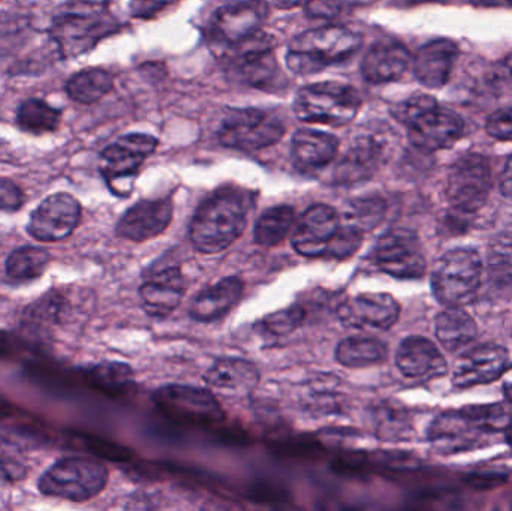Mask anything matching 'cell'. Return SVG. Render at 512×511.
I'll return each instance as SVG.
<instances>
[{
  "label": "cell",
  "mask_w": 512,
  "mask_h": 511,
  "mask_svg": "<svg viewBox=\"0 0 512 511\" xmlns=\"http://www.w3.org/2000/svg\"><path fill=\"white\" fill-rule=\"evenodd\" d=\"M248 198L224 189L204 200L192 218L189 237L203 254H219L242 237L248 225Z\"/></svg>",
  "instance_id": "6da1fadb"
},
{
  "label": "cell",
  "mask_w": 512,
  "mask_h": 511,
  "mask_svg": "<svg viewBox=\"0 0 512 511\" xmlns=\"http://www.w3.org/2000/svg\"><path fill=\"white\" fill-rule=\"evenodd\" d=\"M108 8L110 0H66L60 6L48 33L62 59L87 53L113 30Z\"/></svg>",
  "instance_id": "7a4b0ae2"
},
{
  "label": "cell",
  "mask_w": 512,
  "mask_h": 511,
  "mask_svg": "<svg viewBox=\"0 0 512 511\" xmlns=\"http://www.w3.org/2000/svg\"><path fill=\"white\" fill-rule=\"evenodd\" d=\"M394 116L408 128L409 141L424 152L448 149L465 131L456 111L439 107L433 96L415 95L397 105Z\"/></svg>",
  "instance_id": "3957f363"
},
{
  "label": "cell",
  "mask_w": 512,
  "mask_h": 511,
  "mask_svg": "<svg viewBox=\"0 0 512 511\" xmlns=\"http://www.w3.org/2000/svg\"><path fill=\"white\" fill-rule=\"evenodd\" d=\"M360 35L348 27L325 26L307 30L289 44L286 62L298 75H312L345 62L357 53Z\"/></svg>",
  "instance_id": "277c9868"
},
{
  "label": "cell",
  "mask_w": 512,
  "mask_h": 511,
  "mask_svg": "<svg viewBox=\"0 0 512 511\" xmlns=\"http://www.w3.org/2000/svg\"><path fill=\"white\" fill-rule=\"evenodd\" d=\"M108 483L104 464L89 458H65L51 465L38 482L45 497L86 503L98 497Z\"/></svg>",
  "instance_id": "5b68a950"
},
{
  "label": "cell",
  "mask_w": 512,
  "mask_h": 511,
  "mask_svg": "<svg viewBox=\"0 0 512 511\" xmlns=\"http://www.w3.org/2000/svg\"><path fill=\"white\" fill-rule=\"evenodd\" d=\"M481 273L483 263L474 249L447 252L433 266V294L447 308H463L477 296Z\"/></svg>",
  "instance_id": "8992f818"
},
{
  "label": "cell",
  "mask_w": 512,
  "mask_h": 511,
  "mask_svg": "<svg viewBox=\"0 0 512 511\" xmlns=\"http://www.w3.org/2000/svg\"><path fill=\"white\" fill-rule=\"evenodd\" d=\"M361 99L348 84L324 81L303 87L295 96V116L303 122L342 126L357 117Z\"/></svg>",
  "instance_id": "52a82bcc"
},
{
  "label": "cell",
  "mask_w": 512,
  "mask_h": 511,
  "mask_svg": "<svg viewBox=\"0 0 512 511\" xmlns=\"http://www.w3.org/2000/svg\"><path fill=\"white\" fill-rule=\"evenodd\" d=\"M285 129V122L276 113L239 108L230 111L219 123L218 138L225 147L252 152L276 144Z\"/></svg>",
  "instance_id": "ba28073f"
},
{
  "label": "cell",
  "mask_w": 512,
  "mask_h": 511,
  "mask_svg": "<svg viewBox=\"0 0 512 511\" xmlns=\"http://www.w3.org/2000/svg\"><path fill=\"white\" fill-rule=\"evenodd\" d=\"M274 42L267 33L255 35L230 45L227 51L228 66L240 81L259 89L279 87L282 71L273 53Z\"/></svg>",
  "instance_id": "9c48e42d"
},
{
  "label": "cell",
  "mask_w": 512,
  "mask_h": 511,
  "mask_svg": "<svg viewBox=\"0 0 512 511\" xmlns=\"http://www.w3.org/2000/svg\"><path fill=\"white\" fill-rule=\"evenodd\" d=\"M492 185L490 162L483 155L469 153L448 171L447 198L456 212L475 213L486 204Z\"/></svg>",
  "instance_id": "30bf717a"
},
{
  "label": "cell",
  "mask_w": 512,
  "mask_h": 511,
  "mask_svg": "<svg viewBox=\"0 0 512 511\" xmlns=\"http://www.w3.org/2000/svg\"><path fill=\"white\" fill-rule=\"evenodd\" d=\"M156 147L158 140L150 135L129 134L104 149L101 153V173L111 191L117 195L128 194L132 180Z\"/></svg>",
  "instance_id": "8fae6325"
},
{
  "label": "cell",
  "mask_w": 512,
  "mask_h": 511,
  "mask_svg": "<svg viewBox=\"0 0 512 511\" xmlns=\"http://www.w3.org/2000/svg\"><path fill=\"white\" fill-rule=\"evenodd\" d=\"M376 266L397 279H418L426 273L427 263L417 233L393 228L379 237L373 251Z\"/></svg>",
  "instance_id": "7c38bea8"
},
{
  "label": "cell",
  "mask_w": 512,
  "mask_h": 511,
  "mask_svg": "<svg viewBox=\"0 0 512 511\" xmlns=\"http://www.w3.org/2000/svg\"><path fill=\"white\" fill-rule=\"evenodd\" d=\"M153 398L165 414L191 425H213L224 419V410L212 390L171 384L156 390Z\"/></svg>",
  "instance_id": "4fadbf2b"
},
{
  "label": "cell",
  "mask_w": 512,
  "mask_h": 511,
  "mask_svg": "<svg viewBox=\"0 0 512 511\" xmlns=\"http://www.w3.org/2000/svg\"><path fill=\"white\" fill-rule=\"evenodd\" d=\"M80 201L74 195L57 192L45 198L30 215L27 233L38 242L54 243L65 240L80 225Z\"/></svg>",
  "instance_id": "5bb4252c"
},
{
  "label": "cell",
  "mask_w": 512,
  "mask_h": 511,
  "mask_svg": "<svg viewBox=\"0 0 512 511\" xmlns=\"http://www.w3.org/2000/svg\"><path fill=\"white\" fill-rule=\"evenodd\" d=\"M265 18L267 5L262 0H240L215 12L210 21V32L213 39L230 47L259 32Z\"/></svg>",
  "instance_id": "9a60e30c"
},
{
  "label": "cell",
  "mask_w": 512,
  "mask_h": 511,
  "mask_svg": "<svg viewBox=\"0 0 512 511\" xmlns=\"http://www.w3.org/2000/svg\"><path fill=\"white\" fill-rule=\"evenodd\" d=\"M340 228V216L327 204H313L304 212L292 234V246L306 258L325 257Z\"/></svg>",
  "instance_id": "2e32d148"
},
{
  "label": "cell",
  "mask_w": 512,
  "mask_h": 511,
  "mask_svg": "<svg viewBox=\"0 0 512 511\" xmlns=\"http://www.w3.org/2000/svg\"><path fill=\"white\" fill-rule=\"evenodd\" d=\"M173 215L174 204L170 198L138 201L117 222V236L135 243L156 239L170 227Z\"/></svg>",
  "instance_id": "e0dca14e"
},
{
  "label": "cell",
  "mask_w": 512,
  "mask_h": 511,
  "mask_svg": "<svg viewBox=\"0 0 512 511\" xmlns=\"http://www.w3.org/2000/svg\"><path fill=\"white\" fill-rule=\"evenodd\" d=\"M339 317L355 329L388 330L399 320L400 305L391 294H357L339 306Z\"/></svg>",
  "instance_id": "ac0fdd59"
},
{
  "label": "cell",
  "mask_w": 512,
  "mask_h": 511,
  "mask_svg": "<svg viewBox=\"0 0 512 511\" xmlns=\"http://www.w3.org/2000/svg\"><path fill=\"white\" fill-rule=\"evenodd\" d=\"M508 353L499 345H480L466 351L454 366L453 383L460 389L489 384L502 377L507 368Z\"/></svg>",
  "instance_id": "d6986e66"
},
{
  "label": "cell",
  "mask_w": 512,
  "mask_h": 511,
  "mask_svg": "<svg viewBox=\"0 0 512 511\" xmlns=\"http://www.w3.org/2000/svg\"><path fill=\"white\" fill-rule=\"evenodd\" d=\"M484 435L487 432L480 428L466 408L441 414L429 431L433 447L441 453H459L474 449Z\"/></svg>",
  "instance_id": "ffe728a7"
},
{
  "label": "cell",
  "mask_w": 512,
  "mask_h": 511,
  "mask_svg": "<svg viewBox=\"0 0 512 511\" xmlns=\"http://www.w3.org/2000/svg\"><path fill=\"white\" fill-rule=\"evenodd\" d=\"M185 294V279L179 267L150 272L140 287L144 311L150 317L164 318L176 311Z\"/></svg>",
  "instance_id": "44dd1931"
},
{
  "label": "cell",
  "mask_w": 512,
  "mask_h": 511,
  "mask_svg": "<svg viewBox=\"0 0 512 511\" xmlns=\"http://www.w3.org/2000/svg\"><path fill=\"white\" fill-rule=\"evenodd\" d=\"M204 381L213 392L228 398H245L259 383V371L254 363L239 357L216 360L204 375Z\"/></svg>",
  "instance_id": "7402d4cb"
},
{
  "label": "cell",
  "mask_w": 512,
  "mask_h": 511,
  "mask_svg": "<svg viewBox=\"0 0 512 511\" xmlns=\"http://www.w3.org/2000/svg\"><path fill=\"white\" fill-rule=\"evenodd\" d=\"M459 56V47L450 39H436L423 45L414 59V74L430 89H441L450 80Z\"/></svg>",
  "instance_id": "603a6c76"
},
{
  "label": "cell",
  "mask_w": 512,
  "mask_h": 511,
  "mask_svg": "<svg viewBox=\"0 0 512 511\" xmlns=\"http://www.w3.org/2000/svg\"><path fill=\"white\" fill-rule=\"evenodd\" d=\"M245 282L237 276H228L201 291L191 303L189 314L200 323H213L233 311L242 300Z\"/></svg>",
  "instance_id": "cb8c5ba5"
},
{
  "label": "cell",
  "mask_w": 512,
  "mask_h": 511,
  "mask_svg": "<svg viewBox=\"0 0 512 511\" xmlns=\"http://www.w3.org/2000/svg\"><path fill=\"white\" fill-rule=\"evenodd\" d=\"M397 368L405 377H439L447 371V363L435 344L423 336L403 339L396 354Z\"/></svg>",
  "instance_id": "d4e9b609"
},
{
  "label": "cell",
  "mask_w": 512,
  "mask_h": 511,
  "mask_svg": "<svg viewBox=\"0 0 512 511\" xmlns=\"http://www.w3.org/2000/svg\"><path fill=\"white\" fill-rule=\"evenodd\" d=\"M411 62V53L405 45L400 42H381L367 51L361 63V72L369 83H390L399 80Z\"/></svg>",
  "instance_id": "484cf974"
},
{
  "label": "cell",
  "mask_w": 512,
  "mask_h": 511,
  "mask_svg": "<svg viewBox=\"0 0 512 511\" xmlns=\"http://www.w3.org/2000/svg\"><path fill=\"white\" fill-rule=\"evenodd\" d=\"M339 140L334 135L313 129H298L292 138L291 155L295 167L303 171L321 170L334 161Z\"/></svg>",
  "instance_id": "4316f807"
},
{
  "label": "cell",
  "mask_w": 512,
  "mask_h": 511,
  "mask_svg": "<svg viewBox=\"0 0 512 511\" xmlns=\"http://www.w3.org/2000/svg\"><path fill=\"white\" fill-rule=\"evenodd\" d=\"M382 155L384 149L376 138H358L336 167L337 182L354 183L367 179L381 164Z\"/></svg>",
  "instance_id": "83f0119b"
},
{
  "label": "cell",
  "mask_w": 512,
  "mask_h": 511,
  "mask_svg": "<svg viewBox=\"0 0 512 511\" xmlns=\"http://www.w3.org/2000/svg\"><path fill=\"white\" fill-rule=\"evenodd\" d=\"M474 318L462 308H447L436 318V336L448 351H457L477 338Z\"/></svg>",
  "instance_id": "f1b7e54d"
},
{
  "label": "cell",
  "mask_w": 512,
  "mask_h": 511,
  "mask_svg": "<svg viewBox=\"0 0 512 511\" xmlns=\"http://www.w3.org/2000/svg\"><path fill=\"white\" fill-rule=\"evenodd\" d=\"M114 77L104 68H86L66 81L65 90L72 101L90 105L101 101L113 90Z\"/></svg>",
  "instance_id": "f546056e"
},
{
  "label": "cell",
  "mask_w": 512,
  "mask_h": 511,
  "mask_svg": "<svg viewBox=\"0 0 512 511\" xmlns=\"http://www.w3.org/2000/svg\"><path fill=\"white\" fill-rule=\"evenodd\" d=\"M388 348L384 342L367 336H349L336 348V360L345 368H366L378 365L387 357Z\"/></svg>",
  "instance_id": "4dcf8cb0"
},
{
  "label": "cell",
  "mask_w": 512,
  "mask_h": 511,
  "mask_svg": "<svg viewBox=\"0 0 512 511\" xmlns=\"http://www.w3.org/2000/svg\"><path fill=\"white\" fill-rule=\"evenodd\" d=\"M50 252L36 246H21L9 254L5 263L6 278L15 284H26L44 275L50 264Z\"/></svg>",
  "instance_id": "1f68e13d"
},
{
  "label": "cell",
  "mask_w": 512,
  "mask_h": 511,
  "mask_svg": "<svg viewBox=\"0 0 512 511\" xmlns=\"http://www.w3.org/2000/svg\"><path fill=\"white\" fill-rule=\"evenodd\" d=\"M18 128L33 135L50 134L57 131L62 122V110L38 98L21 102L17 110Z\"/></svg>",
  "instance_id": "d6a6232c"
},
{
  "label": "cell",
  "mask_w": 512,
  "mask_h": 511,
  "mask_svg": "<svg viewBox=\"0 0 512 511\" xmlns=\"http://www.w3.org/2000/svg\"><path fill=\"white\" fill-rule=\"evenodd\" d=\"M295 225L294 207L274 206L265 210L255 225V242L256 245L264 246V248H274L285 242L286 237L291 233Z\"/></svg>",
  "instance_id": "836d02e7"
},
{
  "label": "cell",
  "mask_w": 512,
  "mask_h": 511,
  "mask_svg": "<svg viewBox=\"0 0 512 511\" xmlns=\"http://www.w3.org/2000/svg\"><path fill=\"white\" fill-rule=\"evenodd\" d=\"M489 279L499 290L512 291V231L498 234L490 243Z\"/></svg>",
  "instance_id": "e575fe53"
},
{
  "label": "cell",
  "mask_w": 512,
  "mask_h": 511,
  "mask_svg": "<svg viewBox=\"0 0 512 511\" xmlns=\"http://www.w3.org/2000/svg\"><path fill=\"white\" fill-rule=\"evenodd\" d=\"M385 209L387 206L382 198H360L352 201L345 213L346 224L366 233L378 227L379 222L384 219Z\"/></svg>",
  "instance_id": "d590c367"
},
{
  "label": "cell",
  "mask_w": 512,
  "mask_h": 511,
  "mask_svg": "<svg viewBox=\"0 0 512 511\" xmlns=\"http://www.w3.org/2000/svg\"><path fill=\"white\" fill-rule=\"evenodd\" d=\"M306 312L300 306H291L283 311L268 315L259 324L262 332L271 336H286L297 330L304 323Z\"/></svg>",
  "instance_id": "8d00e7d4"
},
{
  "label": "cell",
  "mask_w": 512,
  "mask_h": 511,
  "mask_svg": "<svg viewBox=\"0 0 512 511\" xmlns=\"http://www.w3.org/2000/svg\"><path fill=\"white\" fill-rule=\"evenodd\" d=\"M363 237V231L358 230V228L348 224L343 225V227L340 225L339 231L331 240L325 255L336 258V260L351 257L352 254H355L360 249Z\"/></svg>",
  "instance_id": "74e56055"
},
{
  "label": "cell",
  "mask_w": 512,
  "mask_h": 511,
  "mask_svg": "<svg viewBox=\"0 0 512 511\" xmlns=\"http://www.w3.org/2000/svg\"><path fill=\"white\" fill-rule=\"evenodd\" d=\"M469 414L474 417L475 422L480 425L487 434H495L507 428L511 417L508 416V410L501 404L483 405V407L466 408Z\"/></svg>",
  "instance_id": "f35d334b"
},
{
  "label": "cell",
  "mask_w": 512,
  "mask_h": 511,
  "mask_svg": "<svg viewBox=\"0 0 512 511\" xmlns=\"http://www.w3.org/2000/svg\"><path fill=\"white\" fill-rule=\"evenodd\" d=\"M354 0H309L306 3L307 17L316 20H333L351 9Z\"/></svg>",
  "instance_id": "ab89813d"
},
{
  "label": "cell",
  "mask_w": 512,
  "mask_h": 511,
  "mask_svg": "<svg viewBox=\"0 0 512 511\" xmlns=\"http://www.w3.org/2000/svg\"><path fill=\"white\" fill-rule=\"evenodd\" d=\"M93 374L101 383L113 387L125 386L132 380V369L123 363H102L96 366Z\"/></svg>",
  "instance_id": "60d3db41"
},
{
  "label": "cell",
  "mask_w": 512,
  "mask_h": 511,
  "mask_svg": "<svg viewBox=\"0 0 512 511\" xmlns=\"http://www.w3.org/2000/svg\"><path fill=\"white\" fill-rule=\"evenodd\" d=\"M487 134L501 141H512V107L495 111L487 119Z\"/></svg>",
  "instance_id": "b9f144b4"
},
{
  "label": "cell",
  "mask_w": 512,
  "mask_h": 511,
  "mask_svg": "<svg viewBox=\"0 0 512 511\" xmlns=\"http://www.w3.org/2000/svg\"><path fill=\"white\" fill-rule=\"evenodd\" d=\"M24 204V194L20 186L12 180L0 179V210L17 212Z\"/></svg>",
  "instance_id": "7bdbcfd3"
},
{
  "label": "cell",
  "mask_w": 512,
  "mask_h": 511,
  "mask_svg": "<svg viewBox=\"0 0 512 511\" xmlns=\"http://www.w3.org/2000/svg\"><path fill=\"white\" fill-rule=\"evenodd\" d=\"M177 2L179 0H131V15L147 20L156 17Z\"/></svg>",
  "instance_id": "ee69618b"
},
{
  "label": "cell",
  "mask_w": 512,
  "mask_h": 511,
  "mask_svg": "<svg viewBox=\"0 0 512 511\" xmlns=\"http://www.w3.org/2000/svg\"><path fill=\"white\" fill-rule=\"evenodd\" d=\"M507 482L502 473H475L466 477V483L475 489H495Z\"/></svg>",
  "instance_id": "f6af8a7d"
},
{
  "label": "cell",
  "mask_w": 512,
  "mask_h": 511,
  "mask_svg": "<svg viewBox=\"0 0 512 511\" xmlns=\"http://www.w3.org/2000/svg\"><path fill=\"white\" fill-rule=\"evenodd\" d=\"M24 477V470L17 462L0 461V479L15 480Z\"/></svg>",
  "instance_id": "bcb514c9"
},
{
  "label": "cell",
  "mask_w": 512,
  "mask_h": 511,
  "mask_svg": "<svg viewBox=\"0 0 512 511\" xmlns=\"http://www.w3.org/2000/svg\"><path fill=\"white\" fill-rule=\"evenodd\" d=\"M501 192L504 197L512 200V156L508 159L501 177Z\"/></svg>",
  "instance_id": "7dc6e473"
},
{
  "label": "cell",
  "mask_w": 512,
  "mask_h": 511,
  "mask_svg": "<svg viewBox=\"0 0 512 511\" xmlns=\"http://www.w3.org/2000/svg\"><path fill=\"white\" fill-rule=\"evenodd\" d=\"M309 0H274V5L277 8L291 9L297 8V6H304Z\"/></svg>",
  "instance_id": "c3c4849f"
},
{
  "label": "cell",
  "mask_w": 512,
  "mask_h": 511,
  "mask_svg": "<svg viewBox=\"0 0 512 511\" xmlns=\"http://www.w3.org/2000/svg\"><path fill=\"white\" fill-rule=\"evenodd\" d=\"M502 69H504V72L508 77L512 78V53L510 56H507L502 60Z\"/></svg>",
  "instance_id": "681fc988"
},
{
  "label": "cell",
  "mask_w": 512,
  "mask_h": 511,
  "mask_svg": "<svg viewBox=\"0 0 512 511\" xmlns=\"http://www.w3.org/2000/svg\"><path fill=\"white\" fill-rule=\"evenodd\" d=\"M505 393H507L508 399H511L512 402V377H507L505 380Z\"/></svg>",
  "instance_id": "f907efd6"
},
{
  "label": "cell",
  "mask_w": 512,
  "mask_h": 511,
  "mask_svg": "<svg viewBox=\"0 0 512 511\" xmlns=\"http://www.w3.org/2000/svg\"><path fill=\"white\" fill-rule=\"evenodd\" d=\"M505 437H507L508 444L512 447V417L510 422H508L507 428L504 429Z\"/></svg>",
  "instance_id": "816d5d0a"
}]
</instances>
